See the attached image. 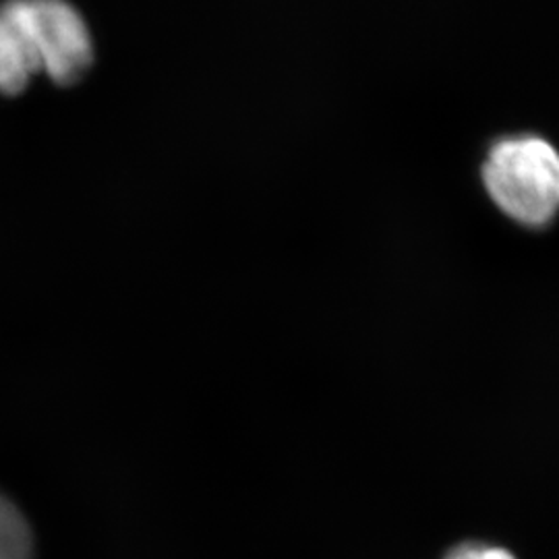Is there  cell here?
I'll return each mask as SVG.
<instances>
[{
    "label": "cell",
    "instance_id": "5b68a950",
    "mask_svg": "<svg viewBox=\"0 0 559 559\" xmlns=\"http://www.w3.org/2000/svg\"><path fill=\"white\" fill-rule=\"evenodd\" d=\"M445 559H516V556L498 545H485V543H466L456 547Z\"/></svg>",
    "mask_w": 559,
    "mask_h": 559
},
{
    "label": "cell",
    "instance_id": "6da1fadb",
    "mask_svg": "<svg viewBox=\"0 0 559 559\" xmlns=\"http://www.w3.org/2000/svg\"><path fill=\"white\" fill-rule=\"evenodd\" d=\"M489 198L506 216L524 226H545L559 207V156L537 135L501 140L483 164Z\"/></svg>",
    "mask_w": 559,
    "mask_h": 559
},
{
    "label": "cell",
    "instance_id": "7a4b0ae2",
    "mask_svg": "<svg viewBox=\"0 0 559 559\" xmlns=\"http://www.w3.org/2000/svg\"><path fill=\"white\" fill-rule=\"evenodd\" d=\"M40 52L41 71L59 85L80 81L94 62L87 25L64 0H21Z\"/></svg>",
    "mask_w": 559,
    "mask_h": 559
},
{
    "label": "cell",
    "instance_id": "3957f363",
    "mask_svg": "<svg viewBox=\"0 0 559 559\" xmlns=\"http://www.w3.org/2000/svg\"><path fill=\"white\" fill-rule=\"evenodd\" d=\"M41 71L40 52L21 0L0 4V94H21Z\"/></svg>",
    "mask_w": 559,
    "mask_h": 559
},
{
    "label": "cell",
    "instance_id": "277c9868",
    "mask_svg": "<svg viewBox=\"0 0 559 559\" xmlns=\"http://www.w3.org/2000/svg\"><path fill=\"white\" fill-rule=\"evenodd\" d=\"M0 559H34V537L20 508L0 493Z\"/></svg>",
    "mask_w": 559,
    "mask_h": 559
}]
</instances>
